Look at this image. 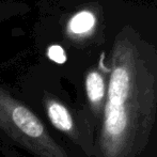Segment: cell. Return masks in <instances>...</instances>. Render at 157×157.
Masks as SVG:
<instances>
[{
  "label": "cell",
  "instance_id": "6da1fadb",
  "mask_svg": "<svg viewBox=\"0 0 157 157\" xmlns=\"http://www.w3.org/2000/svg\"><path fill=\"white\" fill-rule=\"evenodd\" d=\"M157 113V49L130 26L116 36L96 157H138Z\"/></svg>",
  "mask_w": 157,
  "mask_h": 157
},
{
  "label": "cell",
  "instance_id": "7a4b0ae2",
  "mask_svg": "<svg viewBox=\"0 0 157 157\" xmlns=\"http://www.w3.org/2000/svg\"><path fill=\"white\" fill-rule=\"evenodd\" d=\"M0 134L35 157H70L41 119L3 88H0Z\"/></svg>",
  "mask_w": 157,
  "mask_h": 157
},
{
  "label": "cell",
  "instance_id": "3957f363",
  "mask_svg": "<svg viewBox=\"0 0 157 157\" xmlns=\"http://www.w3.org/2000/svg\"><path fill=\"white\" fill-rule=\"evenodd\" d=\"M43 103L50 123L79 145L87 155L96 157V142L88 117L83 112L68 108L55 97H45Z\"/></svg>",
  "mask_w": 157,
  "mask_h": 157
},
{
  "label": "cell",
  "instance_id": "277c9868",
  "mask_svg": "<svg viewBox=\"0 0 157 157\" xmlns=\"http://www.w3.org/2000/svg\"><path fill=\"white\" fill-rule=\"evenodd\" d=\"M108 70H101V67L91 68L86 75L85 88L87 94V101L90 110L96 119H101L104 111L107 96L108 85Z\"/></svg>",
  "mask_w": 157,
  "mask_h": 157
},
{
  "label": "cell",
  "instance_id": "5b68a950",
  "mask_svg": "<svg viewBox=\"0 0 157 157\" xmlns=\"http://www.w3.org/2000/svg\"><path fill=\"white\" fill-rule=\"evenodd\" d=\"M96 23V16L92 11L82 10L71 17L66 30L74 39H86L93 33Z\"/></svg>",
  "mask_w": 157,
  "mask_h": 157
},
{
  "label": "cell",
  "instance_id": "8992f818",
  "mask_svg": "<svg viewBox=\"0 0 157 157\" xmlns=\"http://www.w3.org/2000/svg\"><path fill=\"white\" fill-rule=\"evenodd\" d=\"M47 56L54 62L62 64L66 61V54L63 47L60 45H52L47 49Z\"/></svg>",
  "mask_w": 157,
  "mask_h": 157
}]
</instances>
